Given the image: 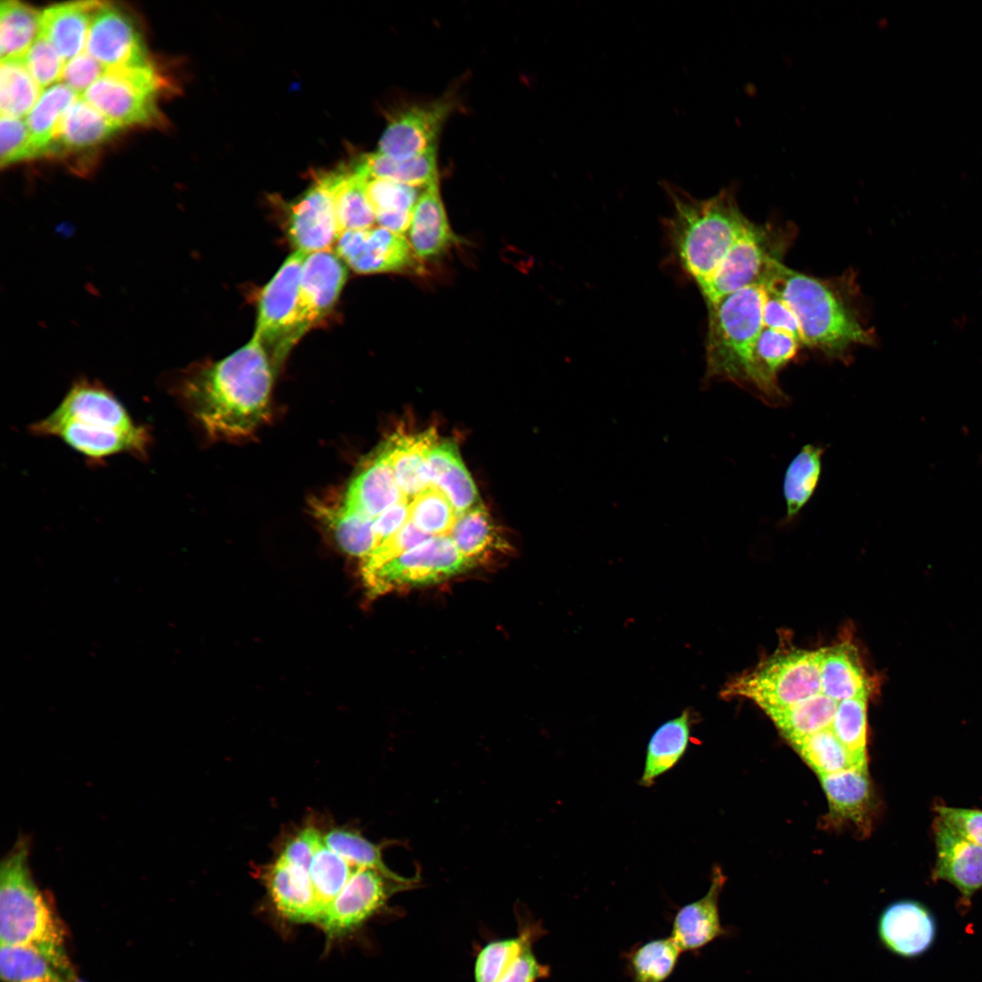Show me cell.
I'll return each mask as SVG.
<instances>
[{"label":"cell","instance_id":"cell-4","mask_svg":"<svg viewBox=\"0 0 982 982\" xmlns=\"http://www.w3.org/2000/svg\"><path fill=\"white\" fill-rule=\"evenodd\" d=\"M662 185L672 205L666 223L671 249L700 288L752 222L740 210L734 189L698 199L674 184Z\"/></svg>","mask_w":982,"mask_h":982},{"label":"cell","instance_id":"cell-13","mask_svg":"<svg viewBox=\"0 0 982 982\" xmlns=\"http://www.w3.org/2000/svg\"><path fill=\"white\" fill-rule=\"evenodd\" d=\"M346 279V264L336 252L325 250L306 256L301 271L296 315L286 344L287 355L294 345L332 310Z\"/></svg>","mask_w":982,"mask_h":982},{"label":"cell","instance_id":"cell-30","mask_svg":"<svg viewBox=\"0 0 982 982\" xmlns=\"http://www.w3.org/2000/svg\"><path fill=\"white\" fill-rule=\"evenodd\" d=\"M696 720V713L688 707L654 732L646 747L641 786H653L658 777L679 762L691 741V729Z\"/></svg>","mask_w":982,"mask_h":982},{"label":"cell","instance_id":"cell-53","mask_svg":"<svg viewBox=\"0 0 982 982\" xmlns=\"http://www.w3.org/2000/svg\"><path fill=\"white\" fill-rule=\"evenodd\" d=\"M106 71V68L84 51L65 63L61 80L80 97Z\"/></svg>","mask_w":982,"mask_h":982},{"label":"cell","instance_id":"cell-17","mask_svg":"<svg viewBox=\"0 0 982 982\" xmlns=\"http://www.w3.org/2000/svg\"><path fill=\"white\" fill-rule=\"evenodd\" d=\"M85 51L106 69L151 64L131 16L108 2L92 19Z\"/></svg>","mask_w":982,"mask_h":982},{"label":"cell","instance_id":"cell-27","mask_svg":"<svg viewBox=\"0 0 982 982\" xmlns=\"http://www.w3.org/2000/svg\"><path fill=\"white\" fill-rule=\"evenodd\" d=\"M820 684L821 693L837 702L869 696L873 685L857 648L849 641L821 648Z\"/></svg>","mask_w":982,"mask_h":982},{"label":"cell","instance_id":"cell-23","mask_svg":"<svg viewBox=\"0 0 982 982\" xmlns=\"http://www.w3.org/2000/svg\"><path fill=\"white\" fill-rule=\"evenodd\" d=\"M265 881L277 912L292 923L317 924L322 914L309 872L278 857Z\"/></svg>","mask_w":982,"mask_h":982},{"label":"cell","instance_id":"cell-21","mask_svg":"<svg viewBox=\"0 0 982 982\" xmlns=\"http://www.w3.org/2000/svg\"><path fill=\"white\" fill-rule=\"evenodd\" d=\"M829 807V817L835 822H849L859 833L871 830L873 789L867 769L852 767L819 777Z\"/></svg>","mask_w":982,"mask_h":982},{"label":"cell","instance_id":"cell-50","mask_svg":"<svg viewBox=\"0 0 982 982\" xmlns=\"http://www.w3.org/2000/svg\"><path fill=\"white\" fill-rule=\"evenodd\" d=\"M23 61L42 89L61 80L65 65L55 48L40 34L23 56Z\"/></svg>","mask_w":982,"mask_h":982},{"label":"cell","instance_id":"cell-54","mask_svg":"<svg viewBox=\"0 0 982 982\" xmlns=\"http://www.w3.org/2000/svg\"><path fill=\"white\" fill-rule=\"evenodd\" d=\"M763 326L788 334L802 345L798 320L789 306L777 294L764 287Z\"/></svg>","mask_w":982,"mask_h":982},{"label":"cell","instance_id":"cell-22","mask_svg":"<svg viewBox=\"0 0 982 982\" xmlns=\"http://www.w3.org/2000/svg\"><path fill=\"white\" fill-rule=\"evenodd\" d=\"M405 497L396 481L386 442L350 482L342 503L348 509L375 520Z\"/></svg>","mask_w":982,"mask_h":982},{"label":"cell","instance_id":"cell-55","mask_svg":"<svg viewBox=\"0 0 982 982\" xmlns=\"http://www.w3.org/2000/svg\"><path fill=\"white\" fill-rule=\"evenodd\" d=\"M322 843L323 837L317 829L306 827L286 844L279 857L309 872L313 857Z\"/></svg>","mask_w":982,"mask_h":982},{"label":"cell","instance_id":"cell-40","mask_svg":"<svg viewBox=\"0 0 982 982\" xmlns=\"http://www.w3.org/2000/svg\"><path fill=\"white\" fill-rule=\"evenodd\" d=\"M336 215L339 235L346 231L370 228L376 224L366 192L365 175L354 164L341 167L336 193Z\"/></svg>","mask_w":982,"mask_h":982},{"label":"cell","instance_id":"cell-37","mask_svg":"<svg viewBox=\"0 0 982 982\" xmlns=\"http://www.w3.org/2000/svg\"><path fill=\"white\" fill-rule=\"evenodd\" d=\"M546 930L538 922L523 925L515 937L489 942L478 952L474 967L476 982H496L517 957L544 935Z\"/></svg>","mask_w":982,"mask_h":982},{"label":"cell","instance_id":"cell-25","mask_svg":"<svg viewBox=\"0 0 982 982\" xmlns=\"http://www.w3.org/2000/svg\"><path fill=\"white\" fill-rule=\"evenodd\" d=\"M101 1H77L49 6L41 12L40 35L66 63L85 49L87 35Z\"/></svg>","mask_w":982,"mask_h":982},{"label":"cell","instance_id":"cell-29","mask_svg":"<svg viewBox=\"0 0 982 982\" xmlns=\"http://www.w3.org/2000/svg\"><path fill=\"white\" fill-rule=\"evenodd\" d=\"M392 467L404 496L413 499L430 486L427 457L437 444L434 428L416 434L396 432L387 441Z\"/></svg>","mask_w":982,"mask_h":982},{"label":"cell","instance_id":"cell-5","mask_svg":"<svg viewBox=\"0 0 982 982\" xmlns=\"http://www.w3.org/2000/svg\"><path fill=\"white\" fill-rule=\"evenodd\" d=\"M29 837H19L0 867L1 944L29 948L81 982L68 956L65 929L34 879Z\"/></svg>","mask_w":982,"mask_h":982},{"label":"cell","instance_id":"cell-8","mask_svg":"<svg viewBox=\"0 0 982 982\" xmlns=\"http://www.w3.org/2000/svg\"><path fill=\"white\" fill-rule=\"evenodd\" d=\"M162 82L152 64L110 68L81 97L121 128L154 125Z\"/></svg>","mask_w":982,"mask_h":982},{"label":"cell","instance_id":"cell-20","mask_svg":"<svg viewBox=\"0 0 982 982\" xmlns=\"http://www.w3.org/2000/svg\"><path fill=\"white\" fill-rule=\"evenodd\" d=\"M726 877L715 867L707 892L699 899L678 908L671 926L670 937L681 952H697L730 933L720 919L718 901Z\"/></svg>","mask_w":982,"mask_h":982},{"label":"cell","instance_id":"cell-49","mask_svg":"<svg viewBox=\"0 0 982 982\" xmlns=\"http://www.w3.org/2000/svg\"><path fill=\"white\" fill-rule=\"evenodd\" d=\"M430 537L431 536L420 531L408 519L396 533L381 543L362 561L361 572L364 580L371 576L385 564Z\"/></svg>","mask_w":982,"mask_h":982},{"label":"cell","instance_id":"cell-3","mask_svg":"<svg viewBox=\"0 0 982 982\" xmlns=\"http://www.w3.org/2000/svg\"><path fill=\"white\" fill-rule=\"evenodd\" d=\"M29 430L59 438L93 461L118 454L144 460L152 444L149 429L135 422L109 389L86 378L75 381L58 406Z\"/></svg>","mask_w":982,"mask_h":982},{"label":"cell","instance_id":"cell-48","mask_svg":"<svg viewBox=\"0 0 982 982\" xmlns=\"http://www.w3.org/2000/svg\"><path fill=\"white\" fill-rule=\"evenodd\" d=\"M323 841L329 849L358 867L389 870L380 847L356 831L334 828L323 837Z\"/></svg>","mask_w":982,"mask_h":982},{"label":"cell","instance_id":"cell-18","mask_svg":"<svg viewBox=\"0 0 982 982\" xmlns=\"http://www.w3.org/2000/svg\"><path fill=\"white\" fill-rule=\"evenodd\" d=\"M881 945L904 958H916L933 946L937 933L935 916L923 903L901 899L887 905L877 919Z\"/></svg>","mask_w":982,"mask_h":982},{"label":"cell","instance_id":"cell-12","mask_svg":"<svg viewBox=\"0 0 982 982\" xmlns=\"http://www.w3.org/2000/svg\"><path fill=\"white\" fill-rule=\"evenodd\" d=\"M308 253L295 250L263 288L258 303L256 336L265 346L275 371L287 356L286 344L297 306L301 271Z\"/></svg>","mask_w":982,"mask_h":982},{"label":"cell","instance_id":"cell-28","mask_svg":"<svg viewBox=\"0 0 982 982\" xmlns=\"http://www.w3.org/2000/svg\"><path fill=\"white\" fill-rule=\"evenodd\" d=\"M427 475L430 486L449 499L457 516L480 503L476 485L455 443H437L431 449L427 457Z\"/></svg>","mask_w":982,"mask_h":982},{"label":"cell","instance_id":"cell-6","mask_svg":"<svg viewBox=\"0 0 982 982\" xmlns=\"http://www.w3.org/2000/svg\"><path fill=\"white\" fill-rule=\"evenodd\" d=\"M764 296V287L754 285L707 306L705 380L733 383L772 406L756 358Z\"/></svg>","mask_w":982,"mask_h":982},{"label":"cell","instance_id":"cell-51","mask_svg":"<svg viewBox=\"0 0 982 982\" xmlns=\"http://www.w3.org/2000/svg\"><path fill=\"white\" fill-rule=\"evenodd\" d=\"M36 158L26 122L22 118L1 116L0 164L5 167L14 163Z\"/></svg>","mask_w":982,"mask_h":982},{"label":"cell","instance_id":"cell-15","mask_svg":"<svg viewBox=\"0 0 982 982\" xmlns=\"http://www.w3.org/2000/svg\"><path fill=\"white\" fill-rule=\"evenodd\" d=\"M336 253L358 274L417 272L418 258L402 235L379 225L342 233Z\"/></svg>","mask_w":982,"mask_h":982},{"label":"cell","instance_id":"cell-52","mask_svg":"<svg viewBox=\"0 0 982 982\" xmlns=\"http://www.w3.org/2000/svg\"><path fill=\"white\" fill-rule=\"evenodd\" d=\"M937 820L963 838L982 847V810L937 806Z\"/></svg>","mask_w":982,"mask_h":982},{"label":"cell","instance_id":"cell-10","mask_svg":"<svg viewBox=\"0 0 982 982\" xmlns=\"http://www.w3.org/2000/svg\"><path fill=\"white\" fill-rule=\"evenodd\" d=\"M416 877L393 871L358 867L322 913L317 924L333 939L355 930L394 895L416 887Z\"/></svg>","mask_w":982,"mask_h":982},{"label":"cell","instance_id":"cell-47","mask_svg":"<svg viewBox=\"0 0 982 982\" xmlns=\"http://www.w3.org/2000/svg\"><path fill=\"white\" fill-rule=\"evenodd\" d=\"M456 518L457 514L449 499L431 486L409 503L408 519L431 536L450 535Z\"/></svg>","mask_w":982,"mask_h":982},{"label":"cell","instance_id":"cell-7","mask_svg":"<svg viewBox=\"0 0 982 982\" xmlns=\"http://www.w3.org/2000/svg\"><path fill=\"white\" fill-rule=\"evenodd\" d=\"M821 648L777 650L755 668L730 678L720 696L747 698L764 711L794 705L821 693Z\"/></svg>","mask_w":982,"mask_h":982},{"label":"cell","instance_id":"cell-56","mask_svg":"<svg viewBox=\"0 0 982 982\" xmlns=\"http://www.w3.org/2000/svg\"><path fill=\"white\" fill-rule=\"evenodd\" d=\"M549 975V966L538 961L532 947L526 949L496 982H536Z\"/></svg>","mask_w":982,"mask_h":982},{"label":"cell","instance_id":"cell-14","mask_svg":"<svg viewBox=\"0 0 982 982\" xmlns=\"http://www.w3.org/2000/svg\"><path fill=\"white\" fill-rule=\"evenodd\" d=\"M341 167L319 174L312 185L291 206L287 235L306 253L330 250L339 237L336 193Z\"/></svg>","mask_w":982,"mask_h":982},{"label":"cell","instance_id":"cell-39","mask_svg":"<svg viewBox=\"0 0 982 982\" xmlns=\"http://www.w3.org/2000/svg\"><path fill=\"white\" fill-rule=\"evenodd\" d=\"M681 954L670 937L635 945L623 954L626 973L632 982H665Z\"/></svg>","mask_w":982,"mask_h":982},{"label":"cell","instance_id":"cell-16","mask_svg":"<svg viewBox=\"0 0 982 982\" xmlns=\"http://www.w3.org/2000/svg\"><path fill=\"white\" fill-rule=\"evenodd\" d=\"M453 109V100L446 97L401 108L391 116L377 152L402 159L436 148L437 136Z\"/></svg>","mask_w":982,"mask_h":982},{"label":"cell","instance_id":"cell-2","mask_svg":"<svg viewBox=\"0 0 982 982\" xmlns=\"http://www.w3.org/2000/svg\"><path fill=\"white\" fill-rule=\"evenodd\" d=\"M851 276L823 279L798 272L781 260L772 265L762 286L779 296L795 313L803 345L844 361L857 346H873L853 299Z\"/></svg>","mask_w":982,"mask_h":982},{"label":"cell","instance_id":"cell-32","mask_svg":"<svg viewBox=\"0 0 982 982\" xmlns=\"http://www.w3.org/2000/svg\"><path fill=\"white\" fill-rule=\"evenodd\" d=\"M367 176L382 178L416 188L436 184V148L409 158H392L378 152L362 155L354 163Z\"/></svg>","mask_w":982,"mask_h":982},{"label":"cell","instance_id":"cell-38","mask_svg":"<svg viewBox=\"0 0 982 982\" xmlns=\"http://www.w3.org/2000/svg\"><path fill=\"white\" fill-rule=\"evenodd\" d=\"M78 97L64 83H56L43 91L25 119L36 157L45 156L63 115Z\"/></svg>","mask_w":982,"mask_h":982},{"label":"cell","instance_id":"cell-46","mask_svg":"<svg viewBox=\"0 0 982 982\" xmlns=\"http://www.w3.org/2000/svg\"><path fill=\"white\" fill-rule=\"evenodd\" d=\"M792 746L818 777L855 767L849 753L830 727L807 736Z\"/></svg>","mask_w":982,"mask_h":982},{"label":"cell","instance_id":"cell-36","mask_svg":"<svg viewBox=\"0 0 982 982\" xmlns=\"http://www.w3.org/2000/svg\"><path fill=\"white\" fill-rule=\"evenodd\" d=\"M824 448L807 444L788 464L783 479L786 518L797 516L813 496L822 473Z\"/></svg>","mask_w":982,"mask_h":982},{"label":"cell","instance_id":"cell-42","mask_svg":"<svg viewBox=\"0 0 982 982\" xmlns=\"http://www.w3.org/2000/svg\"><path fill=\"white\" fill-rule=\"evenodd\" d=\"M42 93L43 89L28 72L23 57L1 60V116L22 118L27 115Z\"/></svg>","mask_w":982,"mask_h":982},{"label":"cell","instance_id":"cell-33","mask_svg":"<svg viewBox=\"0 0 982 982\" xmlns=\"http://www.w3.org/2000/svg\"><path fill=\"white\" fill-rule=\"evenodd\" d=\"M365 187L376 225L403 235L408 230L420 195L418 188L366 175Z\"/></svg>","mask_w":982,"mask_h":982},{"label":"cell","instance_id":"cell-11","mask_svg":"<svg viewBox=\"0 0 982 982\" xmlns=\"http://www.w3.org/2000/svg\"><path fill=\"white\" fill-rule=\"evenodd\" d=\"M473 567L451 536H431L381 566L365 584L372 596L443 581Z\"/></svg>","mask_w":982,"mask_h":982},{"label":"cell","instance_id":"cell-57","mask_svg":"<svg viewBox=\"0 0 982 982\" xmlns=\"http://www.w3.org/2000/svg\"><path fill=\"white\" fill-rule=\"evenodd\" d=\"M408 517L409 500L406 497L398 501L379 515L373 523V530L376 539V547L396 533L408 520Z\"/></svg>","mask_w":982,"mask_h":982},{"label":"cell","instance_id":"cell-1","mask_svg":"<svg viewBox=\"0 0 982 982\" xmlns=\"http://www.w3.org/2000/svg\"><path fill=\"white\" fill-rule=\"evenodd\" d=\"M275 376L266 349L253 336L220 361L184 372L172 391L209 437L239 438L268 418Z\"/></svg>","mask_w":982,"mask_h":982},{"label":"cell","instance_id":"cell-41","mask_svg":"<svg viewBox=\"0 0 982 982\" xmlns=\"http://www.w3.org/2000/svg\"><path fill=\"white\" fill-rule=\"evenodd\" d=\"M41 13L18 1L0 5L1 60L22 58L40 33Z\"/></svg>","mask_w":982,"mask_h":982},{"label":"cell","instance_id":"cell-44","mask_svg":"<svg viewBox=\"0 0 982 982\" xmlns=\"http://www.w3.org/2000/svg\"><path fill=\"white\" fill-rule=\"evenodd\" d=\"M0 975L4 982H75L40 954L5 944L0 947Z\"/></svg>","mask_w":982,"mask_h":982},{"label":"cell","instance_id":"cell-35","mask_svg":"<svg viewBox=\"0 0 982 982\" xmlns=\"http://www.w3.org/2000/svg\"><path fill=\"white\" fill-rule=\"evenodd\" d=\"M838 702L819 693L794 705L765 710L791 744L830 727Z\"/></svg>","mask_w":982,"mask_h":982},{"label":"cell","instance_id":"cell-45","mask_svg":"<svg viewBox=\"0 0 982 982\" xmlns=\"http://www.w3.org/2000/svg\"><path fill=\"white\" fill-rule=\"evenodd\" d=\"M357 868L329 849L323 841L309 868V877L322 913Z\"/></svg>","mask_w":982,"mask_h":982},{"label":"cell","instance_id":"cell-24","mask_svg":"<svg viewBox=\"0 0 982 982\" xmlns=\"http://www.w3.org/2000/svg\"><path fill=\"white\" fill-rule=\"evenodd\" d=\"M122 128L82 97L63 115L45 156L65 157L102 145Z\"/></svg>","mask_w":982,"mask_h":982},{"label":"cell","instance_id":"cell-31","mask_svg":"<svg viewBox=\"0 0 982 982\" xmlns=\"http://www.w3.org/2000/svg\"><path fill=\"white\" fill-rule=\"evenodd\" d=\"M449 536L472 566L508 553L510 548L481 503L457 516Z\"/></svg>","mask_w":982,"mask_h":982},{"label":"cell","instance_id":"cell-43","mask_svg":"<svg viewBox=\"0 0 982 982\" xmlns=\"http://www.w3.org/2000/svg\"><path fill=\"white\" fill-rule=\"evenodd\" d=\"M858 696L838 702L831 730L849 753L854 766L867 769V700Z\"/></svg>","mask_w":982,"mask_h":982},{"label":"cell","instance_id":"cell-9","mask_svg":"<svg viewBox=\"0 0 982 982\" xmlns=\"http://www.w3.org/2000/svg\"><path fill=\"white\" fill-rule=\"evenodd\" d=\"M787 242L786 232L752 223L700 287L706 306L745 287L762 286L774 262L781 260Z\"/></svg>","mask_w":982,"mask_h":982},{"label":"cell","instance_id":"cell-34","mask_svg":"<svg viewBox=\"0 0 982 982\" xmlns=\"http://www.w3.org/2000/svg\"><path fill=\"white\" fill-rule=\"evenodd\" d=\"M313 509L345 553L363 561L376 547L373 519L348 509L342 502L339 505L315 502Z\"/></svg>","mask_w":982,"mask_h":982},{"label":"cell","instance_id":"cell-26","mask_svg":"<svg viewBox=\"0 0 982 982\" xmlns=\"http://www.w3.org/2000/svg\"><path fill=\"white\" fill-rule=\"evenodd\" d=\"M452 232L438 184L420 194L408 227V243L418 259H429L442 255L456 243Z\"/></svg>","mask_w":982,"mask_h":982},{"label":"cell","instance_id":"cell-19","mask_svg":"<svg viewBox=\"0 0 982 982\" xmlns=\"http://www.w3.org/2000/svg\"><path fill=\"white\" fill-rule=\"evenodd\" d=\"M937 851L933 879L953 885L961 895V910L982 888V847L956 834L937 819L934 823Z\"/></svg>","mask_w":982,"mask_h":982}]
</instances>
